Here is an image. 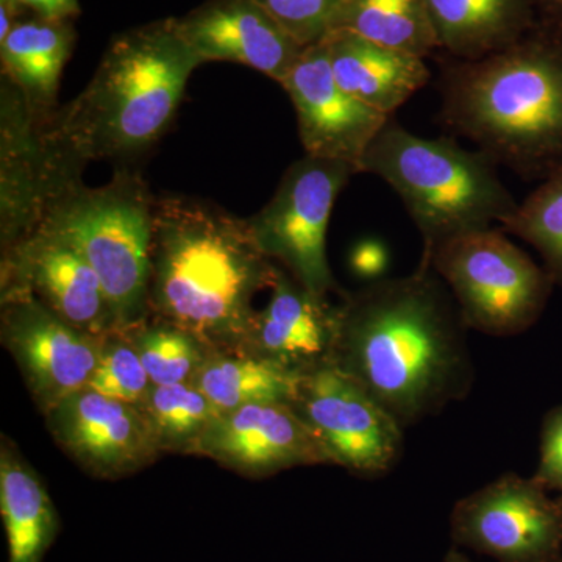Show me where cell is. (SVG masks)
<instances>
[{"instance_id":"6da1fadb","label":"cell","mask_w":562,"mask_h":562,"mask_svg":"<svg viewBox=\"0 0 562 562\" xmlns=\"http://www.w3.org/2000/svg\"><path fill=\"white\" fill-rule=\"evenodd\" d=\"M336 312L331 362L403 430L472 390L468 325L430 262L344 295Z\"/></svg>"},{"instance_id":"7a4b0ae2","label":"cell","mask_w":562,"mask_h":562,"mask_svg":"<svg viewBox=\"0 0 562 562\" xmlns=\"http://www.w3.org/2000/svg\"><path fill=\"white\" fill-rule=\"evenodd\" d=\"M279 265L262 254L249 222L202 199H155L149 317L190 331L211 351L249 349L255 295Z\"/></svg>"},{"instance_id":"3957f363","label":"cell","mask_w":562,"mask_h":562,"mask_svg":"<svg viewBox=\"0 0 562 562\" xmlns=\"http://www.w3.org/2000/svg\"><path fill=\"white\" fill-rule=\"evenodd\" d=\"M198 66L173 18L122 32L87 88L41 125L44 138L76 171L92 161L132 166L171 127Z\"/></svg>"},{"instance_id":"277c9868","label":"cell","mask_w":562,"mask_h":562,"mask_svg":"<svg viewBox=\"0 0 562 562\" xmlns=\"http://www.w3.org/2000/svg\"><path fill=\"white\" fill-rule=\"evenodd\" d=\"M441 121L525 180L562 168V32L536 24L508 49L442 63Z\"/></svg>"},{"instance_id":"5b68a950","label":"cell","mask_w":562,"mask_h":562,"mask_svg":"<svg viewBox=\"0 0 562 562\" xmlns=\"http://www.w3.org/2000/svg\"><path fill=\"white\" fill-rule=\"evenodd\" d=\"M360 172L380 177L397 192L420 233L424 258L460 236L505 227L519 210L483 151L446 136L422 138L394 117L366 150Z\"/></svg>"},{"instance_id":"8992f818","label":"cell","mask_w":562,"mask_h":562,"mask_svg":"<svg viewBox=\"0 0 562 562\" xmlns=\"http://www.w3.org/2000/svg\"><path fill=\"white\" fill-rule=\"evenodd\" d=\"M155 199L136 169L116 166L102 187H88L81 179L70 181L52 199L41 222L90 262L121 333L149 317Z\"/></svg>"},{"instance_id":"52a82bcc","label":"cell","mask_w":562,"mask_h":562,"mask_svg":"<svg viewBox=\"0 0 562 562\" xmlns=\"http://www.w3.org/2000/svg\"><path fill=\"white\" fill-rule=\"evenodd\" d=\"M505 233L494 227L469 233L420 258L452 292L468 328L497 338L527 330L542 313L553 284Z\"/></svg>"},{"instance_id":"ba28073f","label":"cell","mask_w":562,"mask_h":562,"mask_svg":"<svg viewBox=\"0 0 562 562\" xmlns=\"http://www.w3.org/2000/svg\"><path fill=\"white\" fill-rule=\"evenodd\" d=\"M355 173L360 172L349 162L305 155L283 173L271 201L247 220L262 254L321 297L338 290L325 239L336 199Z\"/></svg>"},{"instance_id":"9c48e42d","label":"cell","mask_w":562,"mask_h":562,"mask_svg":"<svg viewBox=\"0 0 562 562\" xmlns=\"http://www.w3.org/2000/svg\"><path fill=\"white\" fill-rule=\"evenodd\" d=\"M330 464L382 475L401 458L403 428L335 362L302 372L291 403Z\"/></svg>"},{"instance_id":"30bf717a","label":"cell","mask_w":562,"mask_h":562,"mask_svg":"<svg viewBox=\"0 0 562 562\" xmlns=\"http://www.w3.org/2000/svg\"><path fill=\"white\" fill-rule=\"evenodd\" d=\"M457 546L498 562H553L562 542V506L538 480L506 473L454 505Z\"/></svg>"},{"instance_id":"8fae6325","label":"cell","mask_w":562,"mask_h":562,"mask_svg":"<svg viewBox=\"0 0 562 562\" xmlns=\"http://www.w3.org/2000/svg\"><path fill=\"white\" fill-rule=\"evenodd\" d=\"M0 339L43 414L87 387L103 339L79 330L24 292L0 294Z\"/></svg>"},{"instance_id":"7c38bea8","label":"cell","mask_w":562,"mask_h":562,"mask_svg":"<svg viewBox=\"0 0 562 562\" xmlns=\"http://www.w3.org/2000/svg\"><path fill=\"white\" fill-rule=\"evenodd\" d=\"M10 292L31 294L60 319L98 338L121 333L90 262L43 225L2 250L0 294Z\"/></svg>"},{"instance_id":"4fadbf2b","label":"cell","mask_w":562,"mask_h":562,"mask_svg":"<svg viewBox=\"0 0 562 562\" xmlns=\"http://www.w3.org/2000/svg\"><path fill=\"white\" fill-rule=\"evenodd\" d=\"M83 172L54 154L21 92L2 77L0 88V246L9 249L36 231L47 206Z\"/></svg>"},{"instance_id":"5bb4252c","label":"cell","mask_w":562,"mask_h":562,"mask_svg":"<svg viewBox=\"0 0 562 562\" xmlns=\"http://www.w3.org/2000/svg\"><path fill=\"white\" fill-rule=\"evenodd\" d=\"M55 442L99 479L132 475L160 454L140 406L81 387L44 414Z\"/></svg>"},{"instance_id":"9a60e30c","label":"cell","mask_w":562,"mask_h":562,"mask_svg":"<svg viewBox=\"0 0 562 562\" xmlns=\"http://www.w3.org/2000/svg\"><path fill=\"white\" fill-rule=\"evenodd\" d=\"M281 87L294 105L305 155L349 162L360 172L366 150L391 117L344 90L333 74L327 44L305 47Z\"/></svg>"},{"instance_id":"2e32d148","label":"cell","mask_w":562,"mask_h":562,"mask_svg":"<svg viewBox=\"0 0 562 562\" xmlns=\"http://www.w3.org/2000/svg\"><path fill=\"white\" fill-rule=\"evenodd\" d=\"M246 476H268L299 465L330 464L290 403H251L221 413L194 453Z\"/></svg>"},{"instance_id":"e0dca14e","label":"cell","mask_w":562,"mask_h":562,"mask_svg":"<svg viewBox=\"0 0 562 562\" xmlns=\"http://www.w3.org/2000/svg\"><path fill=\"white\" fill-rule=\"evenodd\" d=\"M173 24L201 65L238 63L280 85L305 49L257 0H206Z\"/></svg>"},{"instance_id":"ac0fdd59","label":"cell","mask_w":562,"mask_h":562,"mask_svg":"<svg viewBox=\"0 0 562 562\" xmlns=\"http://www.w3.org/2000/svg\"><path fill=\"white\" fill-rule=\"evenodd\" d=\"M338 312L279 266L271 299L258 312L247 351L303 372L331 361Z\"/></svg>"},{"instance_id":"d6986e66","label":"cell","mask_w":562,"mask_h":562,"mask_svg":"<svg viewBox=\"0 0 562 562\" xmlns=\"http://www.w3.org/2000/svg\"><path fill=\"white\" fill-rule=\"evenodd\" d=\"M328 57L335 79L344 90L371 109L394 116L431 79L424 58L380 46L350 32H331Z\"/></svg>"},{"instance_id":"ffe728a7","label":"cell","mask_w":562,"mask_h":562,"mask_svg":"<svg viewBox=\"0 0 562 562\" xmlns=\"http://www.w3.org/2000/svg\"><path fill=\"white\" fill-rule=\"evenodd\" d=\"M76 44V29L69 21L32 16L14 24L0 41L2 77L21 92L25 105L40 125L57 113L63 69Z\"/></svg>"},{"instance_id":"44dd1931","label":"cell","mask_w":562,"mask_h":562,"mask_svg":"<svg viewBox=\"0 0 562 562\" xmlns=\"http://www.w3.org/2000/svg\"><path fill=\"white\" fill-rule=\"evenodd\" d=\"M439 50L462 61L508 49L538 24L535 0H427Z\"/></svg>"},{"instance_id":"7402d4cb","label":"cell","mask_w":562,"mask_h":562,"mask_svg":"<svg viewBox=\"0 0 562 562\" xmlns=\"http://www.w3.org/2000/svg\"><path fill=\"white\" fill-rule=\"evenodd\" d=\"M0 516L9 542V562H43L60 531V519L38 473L2 438Z\"/></svg>"},{"instance_id":"603a6c76","label":"cell","mask_w":562,"mask_h":562,"mask_svg":"<svg viewBox=\"0 0 562 562\" xmlns=\"http://www.w3.org/2000/svg\"><path fill=\"white\" fill-rule=\"evenodd\" d=\"M302 372L254 351H211L192 384L222 413L251 403H292Z\"/></svg>"},{"instance_id":"cb8c5ba5","label":"cell","mask_w":562,"mask_h":562,"mask_svg":"<svg viewBox=\"0 0 562 562\" xmlns=\"http://www.w3.org/2000/svg\"><path fill=\"white\" fill-rule=\"evenodd\" d=\"M338 31L420 58L439 50L427 0H350L333 25Z\"/></svg>"},{"instance_id":"d4e9b609","label":"cell","mask_w":562,"mask_h":562,"mask_svg":"<svg viewBox=\"0 0 562 562\" xmlns=\"http://www.w3.org/2000/svg\"><path fill=\"white\" fill-rule=\"evenodd\" d=\"M139 406L161 453H194L203 432L222 413L192 383L154 384Z\"/></svg>"},{"instance_id":"484cf974","label":"cell","mask_w":562,"mask_h":562,"mask_svg":"<svg viewBox=\"0 0 562 562\" xmlns=\"http://www.w3.org/2000/svg\"><path fill=\"white\" fill-rule=\"evenodd\" d=\"M125 335L155 386L191 383L211 353L190 331L155 317H147Z\"/></svg>"},{"instance_id":"4316f807","label":"cell","mask_w":562,"mask_h":562,"mask_svg":"<svg viewBox=\"0 0 562 562\" xmlns=\"http://www.w3.org/2000/svg\"><path fill=\"white\" fill-rule=\"evenodd\" d=\"M503 231L536 247L553 283L562 284V168L550 173L519 203V210Z\"/></svg>"},{"instance_id":"83f0119b","label":"cell","mask_w":562,"mask_h":562,"mask_svg":"<svg viewBox=\"0 0 562 562\" xmlns=\"http://www.w3.org/2000/svg\"><path fill=\"white\" fill-rule=\"evenodd\" d=\"M151 386L138 351L125 333H114L103 339L101 358L88 387L139 406Z\"/></svg>"},{"instance_id":"f1b7e54d","label":"cell","mask_w":562,"mask_h":562,"mask_svg":"<svg viewBox=\"0 0 562 562\" xmlns=\"http://www.w3.org/2000/svg\"><path fill=\"white\" fill-rule=\"evenodd\" d=\"M262 9L308 47L327 38L350 0H257Z\"/></svg>"},{"instance_id":"f546056e","label":"cell","mask_w":562,"mask_h":562,"mask_svg":"<svg viewBox=\"0 0 562 562\" xmlns=\"http://www.w3.org/2000/svg\"><path fill=\"white\" fill-rule=\"evenodd\" d=\"M541 464L536 480L562 490V409L547 424L542 439Z\"/></svg>"},{"instance_id":"4dcf8cb0","label":"cell","mask_w":562,"mask_h":562,"mask_svg":"<svg viewBox=\"0 0 562 562\" xmlns=\"http://www.w3.org/2000/svg\"><path fill=\"white\" fill-rule=\"evenodd\" d=\"M350 266L361 279L380 280L387 268V251L376 241L360 243L351 250Z\"/></svg>"},{"instance_id":"1f68e13d","label":"cell","mask_w":562,"mask_h":562,"mask_svg":"<svg viewBox=\"0 0 562 562\" xmlns=\"http://www.w3.org/2000/svg\"><path fill=\"white\" fill-rule=\"evenodd\" d=\"M22 9L49 21L72 22L81 13L79 0H20Z\"/></svg>"},{"instance_id":"d6a6232c","label":"cell","mask_w":562,"mask_h":562,"mask_svg":"<svg viewBox=\"0 0 562 562\" xmlns=\"http://www.w3.org/2000/svg\"><path fill=\"white\" fill-rule=\"evenodd\" d=\"M538 22L562 32V0H535Z\"/></svg>"},{"instance_id":"836d02e7","label":"cell","mask_w":562,"mask_h":562,"mask_svg":"<svg viewBox=\"0 0 562 562\" xmlns=\"http://www.w3.org/2000/svg\"><path fill=\"white\" fill-rule=\"evenodd\" d=\"M0 7L10 11L13 16H16L18 20H21L22 14H24V9H22L20 0H0Z\"/></svg>"},{"instance_id":"e575fe53","label":"cell","mask_w":562,"mask_h":562,"mask_svg":"<svg viewBox=\"0 0 562 562\" xmlns=\"http://www.w3.org/2000/svg\"><path fill=\"white\" fill-rule=\"evenodd\" d=\"M443 562H472L469 560L465 554H462L461 552H458L457 549L450 550L449 553H447L446 560Z\"/></svg>"}]
</instances>
